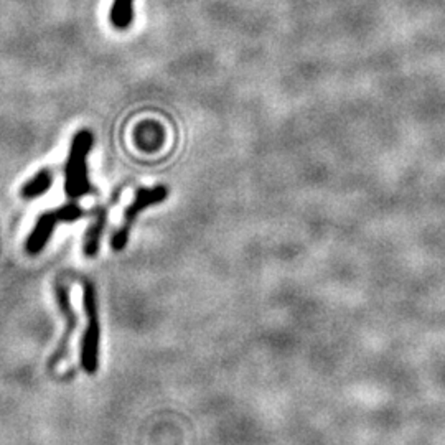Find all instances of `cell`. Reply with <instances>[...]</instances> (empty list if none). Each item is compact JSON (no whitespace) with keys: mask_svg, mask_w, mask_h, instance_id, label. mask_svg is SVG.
Returning <instances> with one entry per match:
<instances>
[{"mask_svg":"<svg viewBox=\"0 0 445 445\" xmlns=\"http://www.w3.org/2000/svg\"><path fill=\"white\" fill-rule=\"evenodd\" d=\"M111 20L118 28L129 27L130 20H132V0H114Z\"/></svg>","mask_w":445,"mask_h":445,"instance_id":"7","label":"cell"},{"mask_svg":"<svg viewBox=\"0 0 445 445\" xmlns=\"http://www.w3.org/2000/svg\"><path fill=\"white\" fill-rule=\"evenodd\" d=\"M81 215H83V211H81V208L76 203H70V205L58 208L55 211H48L45 215H42L38 218L35 228H33L30 238L27 241L28 253L38 254L45 248L46 241L50 239L51 231L55 230L58 222L76 221Z\"/></svg>","mask_w":445,"mask_h":445,"instance_id":"3","label":"cell"},{"mask_svg":"<svg viewBox=\"0 0 445 445\" xmlns=\"http://www.w3.org/2000/svg\"><path fill=\"white\" fill-rule=\"evenodd\" d=\"M104 226H106V215L104 213H99L98 220L93 222V226L89 228L88 234H86V241H84V253L86 256H89V258H93V256H96V253H98L99 238H101V234H103Z\"/></svg>","mask_w":445,"mask_h":445,"instance_id":"6","label":"cell"},{"mask_svg":"<svg viewBox=\"0 0 445 445\" xmlns=\"http://www.w3.org/2000/svg\"><path fill=\"white\" fill-rule=\"evenodd\" d=\"M167 198V188L165 187H156V188H142L135 193L134 201L130 203L124 215V225L113 238V249L114 251H123L127 244L129 239V228L130 222L134 221V218L139 215L140 211L145 210L147 206L161 203Z\"/></svg>","mask_w":445,"mask_h":445,"instance_id":"4","label":"cell"},{"mask_svg":"<svg viewBox=\"0 0 445 445\" xmlns=\"http://www.w3.org/2000/svg\"><path fill=\"white\" fill-rule=\"evenodd\" d=\"M51 183H53V177L50 170H40L30 182L27 183L25 187L22 188V196L27 198V200L40 196L43 195V193H46L48 190H50Z\"/></svg>","mask_w":445,"mask_h":445,"instance_id":"5","label":"cell"},{"mask_svg":"<svg viewBox=\"0 0 445 445\" xmlns=\"http://www.w3.org/2000/svg\"><path fill=\"white\" fill-rule=\"evenodd\" d=\"M84 308L88 317V328L84 332L83 346H81V365L88 373H96L99 360V318L94 287L91 284H86L84 287Z\"/></svg>","mask_w":445,"mask_h":445,"instance_id":"2","label":"cell"},{"mask_svg":"<svg viewBox=\"0 0 445 445\" xmlns=\"http://www.w3.org/2000/svg\"><path fill=\"white\" fill-rule=\"evenodd\" d=\"M91 147H93V135L89 130H80L73 139L70 157H68L65 168V192L71 200L84 196L86 193L91 192L88 168H86V157H88Z\"/></svg>","mask_w":445,"mask_h":445,"instance_id":"1","label":"cell"}]
</instances>
